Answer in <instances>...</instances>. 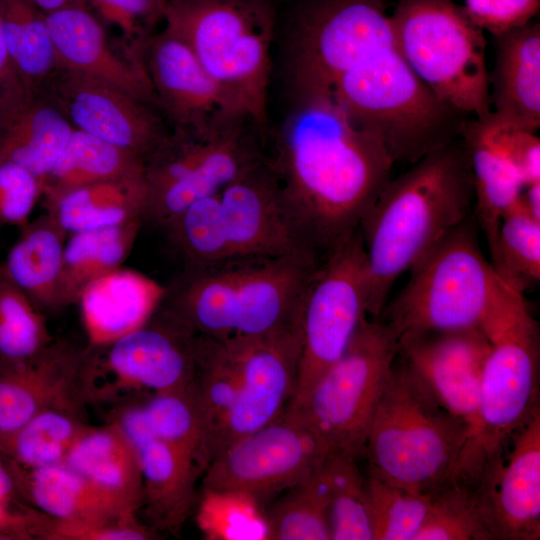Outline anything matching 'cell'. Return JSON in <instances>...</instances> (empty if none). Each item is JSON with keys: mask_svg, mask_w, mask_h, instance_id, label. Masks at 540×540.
Returning <instances> with one entry per match:
<instances>
[{"mask_svg": "<svg viewBox=\"0 0 540 540\" xmlns=\"http://www.w3.org/2000/svg\"><path fill=\"white\" fill-rule=\"evenodd\" d=\"M266 159L311 249L323 260L360 224L394 161L334 101L292 97Z\"/></svg>", "mask_w": 540, "mask_h": 540, "instance_id": "cell-1", "label": "cell"}, {"mask_svg": "<svg viewBox=\"0 0 540 540\" xmlns=\"http://www.w3.org/2000/svg\"><path fill=\"white\" fill-rule=\"evenodd\" d=\"M409 166L387 182L358 226L373 319L397 279L473 212V176L460 136Z\"/></svg>", "mask_w": 540, "mask_h": 540, "instance_id": "cell-2", "label": "cell"}, {"mask_svg": "<svg viewBox=\"0 0 540 540\" xmlns=\"http://www.w3.org/2000/svg\"><path fill=\"white\" fill-rule=\"evenodd\" d=\"M323 260L312 252L183 266L161 307L198 336L258 338L301 325L308 288Z\"/></svg>", "mask_w": 540, "mask_h": 540, "instance_id": "cell-3", "label": "cell"}, {"mask_svg": "<svg viewBox=\"0 0 540 540\" xmlns=\"http://www.w3.org/2000/svg\"><path fill=\"white\" fill-rule=\"evenodd\" d=\"M479 327L490 342L481 379L477 424L454 479L476 485L486 465L540 409V333L524 294L500 281Z\"/></svg>", "mask_w": 540, "mask_h": 540, "instance_id": "cell-4", "label": "cell"}, {"mask_svg": "<svg viewBox=\"0 0 540 540\" xmlns=\"http://www.w3.org/2000/svg\"><path fill=\"white\" fill-rule=\"evenodd\" d=\"M274 7L267 0H171L165 28L181 38L231 108L268 140L267 92Z\"/></svg>", "mask_w": 540, "mask_h": 540, "instance_id": "cell-5", "label": "cell"}, {"mask_svg": "<svg viewBox=\"0 0 540 540\" xmlns=\"http://www.w3.org/2000/svg\"><path fill=\"white\" fill-rule=\"evenodd\" d=\"M468 436L396 358L364 443L368 474L431 494L452 479Z\"/></svg>", "mask_w": 540, "mask_h": 540, "instance_id": "cell-6", "label": "cell"}, {"mask_svg": "<svg viewBox=\"0 0 540 540\" xmlns=\"http://www.w3.org/2000/svg\"><path fill=\"white\" fill-rule=\"evenodd\" d=\"M177 237L184 255L197 265L299 252L316 254L267 159L219 192L188 206L179 220Z\"/></svg>", "mask_w": 540, "mask_h": 540, "instance_id": "cell-7", "label": "cell"}, {"mask_svg": "<svg viewBox=\"0 0 540 540\" xmlns=\"http://www.w3.org/2000/svg\"><path fill=\"white\" fill-rule=\"evenodd\" d=\"M267 140L248 117L170 127L146 158L144 223L162 228L192 203L219 192L266 159Z\"/></svg>", "mask_w": 540, "mask_h": 540, "instance_id": "cell-8", "label": "cell"}, {"mask_svg": "<svg viewBox=\"0 0 540 540\" xmlns=\"http://www.w3.org/2000/svg\"><path fill=\"white\" fill-rule=\"evenodd\" d=\"M401 291L379 317L399 337L409 332L479 327L500 283L485 258L474 213L409 270Z\"/></svg>", "mask_w": 540, "mask_h": 540, "instance_id": "cell-9", "label": "cell"}, {"mask_svg": "<svg viewBox=\"0 0 540 540\" xmlns=\"http://www.w3.org/2000/svg\"><path fill=\"white\" fill-rule=\"evenodd\" d=\"M396 47L444 104L470 117L491 112L486 39L453 0H401L390 15Z\"/></svg>", "mask_w": 540, "mask_h": 540, "instance_id": "cell-10", "label": "cell"}, {"mask_svg": "<svg viewBox=\"0 0 540 540\" xmlns=\"http://www.w3.org/2000/svg\"><path fill=\"white\" fill-rule=\"evenodd\" d=\"M398 355V337L367 318L342 356L318 379L304 405L286 410L302 418L330 451L363 454L367 431Z\"/></svg>", "mask_w": 540, "mask_h": 540, "instance_id": "cell-11", "label": "cell"}, {"mask_svg": "<svg viewBox=\"0 0 540 540\" xmlns=\"http://www.w3.org/2000/svg\"><path fill=\"white\" fill-rule=\"evenodd\" d=\"M365 252L356 229L321 262L305 296L295 390L286 410L300 409L323 373L368 318Z\"/></svg>", "mask_w": 540, "mask_h": 540, "instance_id": "cell-12", "label": "cell"}, {"mask_svg": "<svg viewBox=\"0 0 540 540\" xmlns=\"http://www.w3.org/2000/svg\"><path fill=\"white\" fill-rule=\"evenodd\" d=\"M329 452L302 418L285 410L216 456L203 473V492L236 494L260 504L305 480Z\"/></svg>", "mask_w": 540, "mask_h": 540, "instance_id": "cell-13", "label": "cell"}, {"mask_svg": "<svg viewBox=\"0 0 540 540\" xmlns=\"http://www.w3.org/2000/svg\"><path fill=\"white\" fill-rule=\"evenodd\" d=\"M242 380L237 398L207 446V466L228 446L279 418L296 384L301 325L239 339Z\"/></svg>", "mask_w": 540, "mask_h": 540, "instance_id": "cell-14", "label": "cell"}, {"mask_svg": "<svg viewBox=\"0 0 540 540\" xmlns=\"http://www.w3.org/2000/svg\"><path fill=\"white\" fill-rule=\"evenodd\" d=\"M489 351L480 327L409 332L398 337L397 359L441 407L467 425L469 438L477 424Z\"/></svg>", "mask_w": 540, "mask_h": 540, "instance_id": "cell-15", "label": "cell"}, {"mask_svg": "<svg viewBox=\"0 0 540 540\" xmlns=\"http://www.w3.org/2000/svg\"><path fill=\"white\" fill-rule=\"evenodd\" d=\"M45 90L74 129L132 152L144 161L170 128L156 107L60 65Z\"/></svg>", "mask_w": 540, "mask_h": 540, "instance_id": "cell-16", "label": "cell"}, {"mask_svg": "<svg viewBox=\"0 0 540 540\" xmlns=\"http://www.w3.org/2000/svg\"><path fill=\"white\" fill-rule=\"evenodd\" d=\"M97 349L103 357L89 348L90 361L111 374L113 390L182 391L195 372L197 335L159 306L143 326Z\"/></svg>", "mask_w": 540, "mask_h": 540, "instance_id": "cell-17", "label": "cell"}, {"mask_svg": "<svg viewBox=\"0 0 540 540\" xmlns=\"http://www.w3.org/2000/svg\"><path fill=\"white\" fill-rule=\"evenodd\" d=\"M483 469L475 486L494 540L540 538V409Z\"/></svg>", "mask_w": 540, "mask_h": 540, "instance_id": "cell-18", "label": "cell"}, {"mask_svg": "<svg viewBox=\"0 0 540 540\" xmlns=\"http://www.w3.org/2000/svg\"><path fill=\"white\" fill-rule=\"evenodd\" d=\"M9 464L13 486L40 514L37 536L92 540L101 527L136 513L100 493L64 462L36 468Z\"/></svg>", "mask_w": 540, "mask_h": 540, "instance_id": "cell-19", "label": "cell"}, {"mask_svg": "<svg viewBox=\"0 0 540 540\" xmlns=\"http://www.w3.org/2000/svg\"><path fill=\"white\" fill-rule=\"evenodd\" d=\"M44 19L60 66L100 80L157 108L141 53L117 52L99 18L83 0L44 12Z\"/></svg>", "mask_w": 540, "mask_h": 540, "instance_id": "cell-20", "label": "cell"}, {"mask_svg": "<svg viewBox=\"0 0 540 540\" xmlns=\"http://www.w3.org/2000/svg\"><path fill=\"white\" fill-rule=\"evenodd\" d=\"M88 349L53 341L36 357L0 362V440L12 435L39 412L80 405Z\"/></svg>", "mask_w": 540, "mask_h": 540, "instance_id": "cell-21", "label": "cell"}, {"mask_svg": "<svg viewBox=\"0 0 540 540\" xmlns=\"http://www.w3.org/2000/svg\"><path fill=\"white\" fill-rule=\"evenodd\" d=\"M141 55L157 108L170 127H198L225 115L239 114L190 47L168 29L152 34Z\"/></svg>", "mask_w": 540, "mask_h": 540, "instance_id": "cell-22", "label": "cell"}, {"mask_svg": "<svg viewBox=\"0 0 540 540\" xmlns=\"http://www.w3.org/2000/svg\"><path fill=\"white\" fill-rule=\"evenodd\" d=\"M113 421L134 448L143 481V503L153 523L174 530L190 515L196 482L203 474L185 453L153 435L143 424L135 404L124 406Z\"/></svg>", "mask_w": 540, "mask_h": 540, "instance_id": "cell-23", "label": "cell"}, {"mask_svg": "<svg viewBox=\"0 0 540 540\" xmlns=\"http://www.w3.org/2000/svg\"><path fill=\"white\" fill-rule=\"evenodd\" d=\"M73 129L46 90L19 82L0 93V157L28 169L42 186Z\"/></svg>", "mask_w": 540, "mask_h": 540, "instance_id": "cell-24", "label": "cell"}, {"mask_svg": "<svg viewBox=\"0 0 540 540\" xmlns=\"http://www.w3.org/2000/svg\"><path fill=\"white\" fill-rule=\"evenodd\" d=\"M493 67L488 72L491 112L509 127H540V23L492 35Z\"/></svg>", "mask_w": 540, "mask_h": 540, "instance_id": "cell-25", "label": "cell"}, {"mask_svg": "<svg viewBox=\"0 0 540 540\" xmlns=\"http://www.w3.org/2000/svg\"><path fill=\"white\" fill-rule=\"evenodd\" d=\"M166 286L122 266L92 281L80 306L89 348H103L143 326L159 308Z\"/></svg>", "mask_w": 540, "mask_h": 540, "instance_id": "cell-26", "label": "cell"}, {"mask_svg": "<svg viewBox=\"0 0 540 540\" xmlns=\"http://www.w3.org/2000/svg\"><path fill=\"white\" fill-rule=\"evenodd\" d=\"M502 122L490 112L471 117L460 138L468 154L474 186L473 213L493 255L500 221L520 198L525 185L501 140Z\"/></svg>", "mask_w": 540, "mask_h": 540, "instance_id": "cell-27", "label": "cell"}, {"mask_svg": "<svg viewBox=\"0 0 540 540\" xmlns=\"http://www.w3.org/2000/svg\"><path fill=\"white\" fill-rule=\"evenodd\" d=\"M63 462L124 509L136 512L142 506L143 481L136 452L113 421L89 426Z\"/></svg>", "mask_w": 540, "mask_h": 540, "instance_id": "cell-28", "label": "cell"}, {"mask_svg": "<svg viewBox=\"0 0 540 540\" xmlns=\"http://www.w3.org/2000/svg\"><path fill=\"white\" fill-rule=\"evenodd\" d=\"M147 201L145 176L115 178L71 189L44 201L49 214L68 235L142 220Z\"/></svg>", "mask_w": 540, "mask_h": 540, "instance_id": "cell-29", "label": "cell"}, {"mask_svg": "<svg viewBox=\"0 0 540 540\" xmlns=\"http://www.w3.org/2000/svg\"><path fill=\"white\" fill-rule=\"evenodd\" d=\"M20 228L3 264L39 310L57 311V288L68 234L46 212Z\"/></svg>", "mask_w": 540, "mask_h": 540, "instance_id": "cell-30", "label": "cell"}, {"mask_svg": "<svg viewBox=\"0 0 540 540\" xmlns=\"http://www.w3.org/2000/svg\"><path fill=\"white\" fill-rule=\"evenodd\" d=\"M135 220L120 226L70 234L63 252L57 288L59 310L75 304L87 285L120 267L143 225Z\"/></svg>", "mask_w": 540, "mask_h": 540, "instance_id": "cell-31", "label": "cell"}, {"mask_svg": "<svg viewBox=\"0 0 540 540\" xmlns=\"http://www.w3.org/2000/svg\"><path fill=\"white\" fill-rule=\"evenodd\" d=\"M144 159L86 132H73L43 179L42 196L51 200L87 184L144 175Z\"/></svg>", "mask_w": 540, "mask_h": 540, "instance_id": "cell-32", "label": "cell"}, {"mask_svg": "<svg viewBox=\"0 0 540 540\" xmlns=\"http://www.w3.org/2000/svg\"><path fill=\"white\" fill-rule=\"evenodd\" d=\"M0 15L17 79L28 90H45L59 62L44 12L33 0H0Z\"/></svg>", "mask_w": 540, "mask_h": 540, "instance_id": "cell-33", "label": "cell"}, {"mask_svg": "<svg viewBox=\"0 0 540 540\" xmlns=\"http://www.w3.org/2000/svg\"><path fill=\"white\" fill-rule=\"evenodd\" d=\"M330 501L326 457L310 476L286 490L271 506L265 516L266 539L331 540Z\"/></svg>", "mask_w": 540, "mask_h": 540, "instance_id": "cell-34", "label": "cell"}, {"mask_svg": "<svg viewBox=\"0 0 540 540\" xmlns=\"http://www.w3.org/2000/svg\"><path fill=\"white\" fill-rule=\"evenodd\" d=\"M79 408L80 405H63L39 412L15 433L0 440V454L26 468L63 462L89 427Z\"/></svg>", "mask_w": 540, "mask_h": 540, "instance_id": "cell-35", "label": "cell"}, {"mask_svg": "<svg viewBox=\"0 0 540 540\" xmlns=\"http://www.w3.org/2000/svg\"><path fill=\"white\" fill-rule=\"evenodd\" d=\"M490 263L498 278L521 294L540 281V220L530 214L521 196L500 221Z\"/></svg>", "mask_w": 540, "mask_h": 540, "instance_id": "cell-36", "label": "cell"}, {"mask_svg": "<svg viewBox=\"0 0 540 540\" xmlns=\"http://www.w3.org/2000/svg\"><path fill=\"white\" fill-rule=\"evenodd\" d=\"M135 405L141 421L153 435L185 453L204 473L206 425L189 388L152 394Z\"/></svg>", "mask_w": 540, "mask_h": 540, "instance_id": "cell-37", "label": "cell"}, {"mask_svg": "<svg viewBox=\"0 0 540 540\" xmlns=\"http://www.w3.org/2000/svg\"><path fill=\"white\" fill-rule=\"evenodd\" d=\"M41 312L0 264V362L30 360L53 342Z\"/></svg>", "mask_w": 540, "mask_h": 540, "instance_id": "cell-38", "label": "cell"}, {"mask_svg": "<svg viewBox=\"0 0 540 540\" xmlns=\"http://www.w3.org/2000/svg\"><path fill=\"white\" fill-rule=\"evenodd\" d=\"M357 457L341 451H330L327 456L331 540H373L366 478Z\"/></svg>", "mask_w": 540, "mask_h": 540, "instance_id": "cell-39", "label": "cell"}, {"mask_svg": "<svg viewBox=\"0 0 540 540\" xmlns=\"http://www.w3.org/2000/svg\"><path fill=\"white\" fill-rule=\"evenodd\" d=\"M414 540H494L475 487L449 480L431 493L425 520Z\"/></svg>", "mask_w": 540, "mask_h": 540, "instance_id": "cell-40", "label": "cell"}, {"mask_svg": "<svg viewBox=\"0 0 540 540\" xmlns=\"http://www.w3.org/2000/svg\"><path fill=\"white\" fill-rule=\"evenodd\" d=\"M366 486L373 540H414L431 494L414 493L371 474Z\"/></svg>", "mask_w": 540, "mask_h": 540, "instance_id": "cell-41", "label": "cell"}, {"mask_svg": "<svg viewBox=\"0 0 540 540\" xmlns=\"http://www.w3.org/2000/svg\"><path fill=\"white\" fill-rule=\"evenodd\" d=\"M106 22L119 28L136 49L144 46L154 33V26L164 18L166 3L162 0H83Z\"/></svg>", "mask_w": 540, "mask_h": 540, "instance_id": "cell-42", "label": "cell"}, {"mask_svg": "<svg viewBox=\"0 0 540 540\" xmlns=\"http://www.w3.org/2000/svg\"><path fill=\"white\" fill-rule=\"evenodd\" d=\"M42 196V181L25 167L0 157V224L22 227Z\"/></svg>", "mask_w": 540, "mask_h": 540, "instance_id": "cell-43", "label": "cell"}, {"mask_svg": "<svg viewBox=\"0 0 540 540\" xmlns=\"http://www.w3.org/2000/svg\"><path fill=\"white\" fill-rule=\"evenodd\" d=\"M463 7L474 24L495 35L533 20L540 0H465Z\"/></svg>", "mask_w": 540, "mask_h": 540, "instance_id": "cell-44", "label": "cell"}, {"mask_svg": "<svg viewBox=\"0 0 540 540\" xmlns=\"http://www.w3.org/2000/svg\"><path fill=\"white\" fill-rule=\"evenodd\" d=\"M501 140L525 187L540 182V138L536 132L515 129L502 122Z\"/></svg>", "mask_w": 540, "mask_h": 540, "instance_id": "cell-45", "label": "cell"}, {"mask_svg": "<svg viewBox=\"0 0 540 540\" xmlns=\"http://www.w3.org/2000/svg\"><path fill=\"white\" fill-rule=\"evenodd\" d=\"M18 82L6 47L0 15V93Z\"/></svg>", "mask_w": 540, "mask_h": 540, "instance_id": "cell-46", "label": "cell"}, {"mask_svg": "<svg viewBox=\"0 0 540 540\" xmlns=\"http://www.w3.org/2000/svg\"><path fill=\"white\" fill-rule=\"evenodd\" d=\"M521 198L530 214L540 220V182L527 185Z\"/></svg>", "mask_w": 540, "mask_h": 540, "instance_id": "cell-47", "label": "cell"}, {"mask_svg": "<svg viewBox=\"0 0 540 540\" xmlns=\"http://www.w3.org/2000/svg\"><path fill=\"white\" fill-rule=\"evenodd\" d=\"M43 12L61 8L75 0H33Z\"/></svg>", "mask_w": 540, "mask_h": 540, "instance_id": "cell-48", "label": "cell"}, {"mask_svg": "<svg viewBox=\"0 0 540 540\" xmlns=\"http://www.w3.org/2000/svg\"><path fill=\"white\" fill-rule=\"evenodd\" d=\"M163 2H165L166 4L171 1V0H162Z\"/></svg>", "mask_w": 540, "mask_h": 540, "instance_id": "cell-49", "label": "cell"}, {"mask_svg": "<svg viewBox=\"0 0 540 540\" xmlns=\"http://www.w3.org/2000/svg\"><path fill=\"white\" fill-rule=\"evenodd\" d=\"M267 1H270V2H272V0H267ZM272 3H273V2H272Z\"/></svg>", "mask_w": 540, "mask_h": 540, "instance_id": "cell-50", "label": "cell"}]
</instances>
